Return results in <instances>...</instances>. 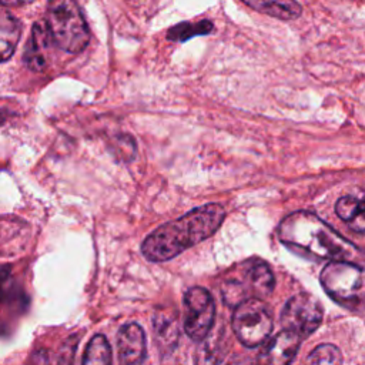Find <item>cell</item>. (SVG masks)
<instances>
[{
	"label": "cell",
	"mask_w": 365,
	"mask_h": 365,
	"mask_svg": "<svg viewBox=\"0 0 365 365\" xmlns=\"http://www.w3.org/2000/svg\"><path fill=\"white\" fill-rule=\"evenodd\" d=\"M281 242L292 252L311 261L362 259V252L345 237L309 211H295L287 215L279 227Z\"/></svg>",
	"instance_id": "1"
},
{
	"label": "cell",
	"mask_w": 365,
	"mask_h": 365,
	"mask_svg": "<svg viewBox=\"0 0 365 365\" xmlns=\"http://www.w3.org/2000/svg\"><path fill=\"white\" fill-rule=\"evenodd\" d=\"M225 220L221 204L200 205L177 220L150 232L141 244L143 255L151 262H164L214 235Z\"/></svg>",
	"instance_id": "2"
},
{
	"label": "cell",
	"mask_w": 365,
	"mask_h": 365,
	"mask_svg": "<svg viewBox=\"0 0 365 365\" xmlns=\"http://www.w3.org/2000/svg\"><path fill=\"white\" fill-rule=\"evenodd\" d=\"M44 24L53 44L67 53H80L90 41L87 23L76 0H48Z\"/></svg>",
	"instance_id": "3"
},
{
	"label": "cell",
	"mask_w": 365,
	"mask_h": 365,
	"mask_svg": "<svg viewBox=\"0 0 365 365\" xmlns=\"http://www.w3.org/2000/svg\"><path fill=\"white\" fill-rule=\"evenodd\" d=\"M324 291L341 307L359 311L364 304V271L352 261H328L319 274Z\"/></svg>",
	"instance_id": "4"
},
{
	"label": "cell",
	"mask_w": 365,
	"mask_h": 365,
	"mask_svg": "<svg viewBox=\"0 0 365 365\" xmlns=\"http://www.w3.org/2000/svg\"><path fill=\"white\" fill-rule=\"evenodd\" d=\"M231 325L237 339L244 346L255 348L269 338L274 321L262 298L248 297L234 307Z\"/></svg>",
	"instance_id": "5"
},
{
	"label": "cell",
	"mask_w": 365,
	"mask_h": 365,
	"mask_svg": "<svg viewBox=\"0 0 365 365\" xmlns=\"http://www.w3.org/2000/svg\"><path fill=\"white\" fill-rule=\"evenodd\" d=\"M182 304L187 336L194 342L204 341L215 319V302L211 292L202 287H192L185 292Z\"/></svg>",
	"instance_id": "6"
},
{
	"label": "cell",
	"mask_w": 365,
	"mask_h": 365,
	"mask_svg": "<svg viewBox=\"0 0 365 365\" xmlns=\"http://www.w3.org/2000/svg\"><path fill=\"white\" fill-rule=\"evenodd\" d=\"M324 311L321 304L309 294L301 292L291 297L284 305L281 325L284 329L297 334L305 339L321 325Z\"/></svg>",
	"instance_id": "7"
},
{
	"label": "cell",
	"mask_w": 365,
	"mask_h": 365,
	"mask_svg": "<svg viewBox=\"0 0 365 365\" xmlns=\"http://www.w3.org/2000/svg\"><path fill=\"white\" fill-rule=\"evenodd\" d=\"M145 334L138 324H125L117 334V352L121 364H141L145 359Z\"/></svg>",
	"instance_id": "8"
},
{
	"label": "cell",
	"mask_w": 365,
	"mask_h": 365,
	"mask_svg": "<svg viewBox=\"0 0 365 365\" xmlns=\"http://www.w3.org/2000/svg\"><path fill=\"white\" fill-rule=\"evenodd\" d=\"M245 289L250 297L265 298L274 289V274L265 261H247L241 265Z\"/></svg>",
	"instance_id": "9"
},
{
	"label": "cell",
	"mask_w": 365,
	"mask_h": 365,
	"mask_svg": "<svg viewBox=\"0 0 365 365\" xmlns=\"http://www.w3.org/2000/svg\"><path fill=\"white\" fill-rule=\"evenodd\" d=\"M301 342L302 339L297 334L284 329L265 345L259 359L267 364H288L299 351Z\"/></svg>",
	"instance_id": "10"
},
{
	"label": "cell",
	"mask_w": 365,
	"mask_h": 365,
	"mask_svg": "<svg viewBox=\"0 0 365 365\" xmlns=\"http://www.w3.org/2000/svg\"><path fill=\"white\" fill-rule=\"evenodd\" d=\"M50 44H53V41L46 24L36 23L33 26L31 36L24 53V61L31 70L40 71L47 66V51L50 48Z\"/></svg>",
	"instance_id": "11"
},
{
	"label": "cell",
	"mask_w": 365,
	"mask_h": 365,
	"mask_svg": "<svg viewBox=\"0 0 365 365\" xmlns=\"http://www.w3.org/2000/svg\"><path fill=\"white\" fill-rule=\"evenodd\" d=\"M20 33L19 20L0 6V63L7 61L13 56L20 40Z\"/></svg>",
	"instance_id": "12"
},
{
	"label": "cell",
	"mask_w": 365,
	"mask_h": 365,
	"mask_svg": "<svg viewBox=\"0 0 365 365\" xmlns=\"http://www.w3.org/2000/svg\"><path fill=\"white\" fill-rule=\"evenodd\" d=\"M251 9L277 17L281 20H292L299 17L301 6L295 0H242Z\"/></svg>",
	"instance_id": "13"
},
{
	"label": "cell",
	"mask_w": 365,
	"mask_h": 365,
	"mask_svg": "<svg viewBox=\"0 0 365 365\" xmlns=\"http://www.w3.org/2000/svg\"><path fill=\"white\" fill-rule=\"evenodd\" d=\"M336 215L348 222L355 231L364 232L365 222H364V202L361 198L354 195L341 197L335 204Z\"/></svg>",
	"instance_id": "14"
},
{
	"label": "cell",
	"mask_w": 365,
	"mask_h": 365,
	"mask_svg": "<svg viewBox=\"0 0 365 365\" xmlns=\"http://www.w3.org/2000/svg\"><path fill=\"white\" fill-rule=\"evenodd\" d=\"M154 334L157 342L164 348L175 345L178 339V321L177 317L167 311H158L154 317Z\"/></svg>",
	"instance_id": "15"
},
{
	"label": "cell",
	"mask_w": 365,
	"mask_h": 365,
	"mask_svg": "<svg viewBox=\"0 0 365 365\" xmlns=\"http://www.w3.org/2000/svg\"><path fill=\"white\" fill-rule=\"evenodd\" d=\"M83 364H88V365L111 364V346L104 335L97 334L90 339L83 356Z\"/></svg>",
	"instance_id": "16"
},
{
	"label": "cell",
	"mask_w": 365,
	"mask_h": 365,
	"mask_svg": "<svg viewBox=\"0 0 365 365\" xmlns=\"http://www.w3.org/2000/svg\"><path fill=\"white\" fill-rule=\"evenodd\" d=\"M212 30V24L208 20H201L197 23H180L171 27L167 33V38L171 41H185L194 36L208 34Z\"/></svg>",
	"instance_id": "17"
},
{
	"label": "cell",
	"mask_w": 365,
	"mask_h": 365,
	"mask_svg": "<svg viewBox=\"0 0 365 365\" xmlns=\"http://www.w3.org/2000/svg\"><path fill=\"white\" fill-rule=\"evenodd\" d=\"M308 364H328V365H339L342 364V355L341 351L332 345V344H324L318 345L311 351V354L307 358Z\"/></svg>",
	"instance_id": "18"
}]
</instances>
